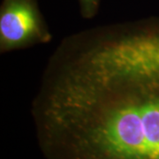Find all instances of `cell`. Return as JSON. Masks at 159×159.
<instances>
[{"label": "cell", "instance_id": "obj_1", "mask_svg": "<svg viewBox=\"0 0 159 159\" xmlns=\"http://www.w3.org/2000/svg\"><path fill=\"white\" fill-rule=\"evenodd\" d=\"M31 113L51 159H159V17L64 38Z\"/></svg>", "mask_w": 159, "mask_h": 159}, {"label": "cell", "instance_id": "obj_2", "mask_svg": "<svg viewBox=\"0 0 159 159\" xmlns=\"http://www.w3.org/2000/svg\"><path fill=\"white\" fill-rule=\"evenodd\" d=\"M51 34L36 0H2L0 7V51H13L47 43Z\"/></svg>", "mask_w": 159, "mask_h": 159}, {"label": "cell", "instance_id": "obj_3", "mask_svg": "<svg viewBox=\"0 0 159 159\" xmlns=\"http://www.w3.org/2000/svg\"><path fill=\"white\" fill-rule=\"evenodd\" d=\"M80 5V11L82 17L91 19L97 14L100 0H78Z\"/></svg>", "mask_w": 159, "mask_h": 159}]
</instances>
